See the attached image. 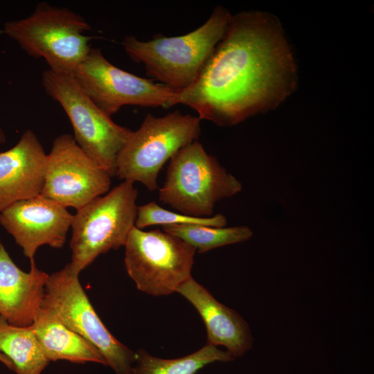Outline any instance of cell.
Instances as JSON below:
<instances>
[{
  "label": "cell",
  "instance_id": "obj_3",
  "mask_svg": "<svg viewBox=\"0 0 374 374\" xmlns=\"http://www.w3.org/2000/svg\"><path fill=\"white\" fill-rule=\"evenodd\" d=\"M91 29L71 10L40 2L28 17L5 23L1 32L28 55L43 58L49 69L71 74L91 48L92 37L84 35Z\"/></svg>",
  "mask_w": 374,
  "mask_h": 374
},
{
  "label": "cell",
  "instance_id": "obj_1",
  "mask_svg": "<svg viewBox=\"0 0 374 374\" xmlns=\"http://www.w3.org/2000/svg\"><path fill=\"white\" fill-rule=\"evenodd\" d=\"M296 84L293 56L278 20L260 11L232 15L196 80L179 91L177 104L200 120L236 125L275 108Z\"/></svg>",
  "mask_w": 374,
  "mask_h": 374
},
{
  "label": "cell",
  "instance_id": "obj_21",
  "mask_svg": "<svg viewBox=\"0 0 374 374\" xmlns=\"http://www.w3.org/2000/svg\"><path fill=\"white\" fill-rule=\"evenodd\" d=\"M0 362L9 370L14 371V366L11 361L3 353L0 352Z\"/></svg>",
  "mask_w": 374,
  "mask_h": 374
},
{
  "label": "cell",
  "instance_id": "obj_7",
  "mask_svg": "<svg viewBox=\"0 0 374 374\" xmlns=\"http://www.w3.org/2000/svg\"><path fill=\"white\" fill-rule=\"evenodd\" d=\"M200 121L179 111L162 117L148 114L121 150L116 176L124 181L140 182L150 191L157 190L158 173L164 163L179 150L197 141Z\"/></svg>",
  "mask_w": 374,
  "mask_h": 374
},
{
  "label": "cell",
  "instance_id": "obj_9",
  "mask_svg": "<svg viewBox=\"0 0 374 374\" xmlns=\"http://www.w3.org/2000/svg\"><path fill=\"white\" fill-rule=\"evenodd\" d=\"M41 307L93 344L115 374H134L135 353L116 339L96 312L69 264L48 275Z\"/></svg>",
  "mask_w": 374,
  "mask_h": 374
},
{
  "label": "cell",
  "instance_id": "obj_19",
  "mask_svg": "<svg viewBox=\"0 0 374 374\" xmlns=\"http://www.w3.org/2000/svg\"><path fill=\"white\" fill-rule=\"evenodd\" d=\"M162 229L193 246L199 253L246 241L253 235L251 229L247 226L213 227L200 224H174L163 226Z\"/></svg>",
  "mask_w": 374,
  "mask_h": 374
},
{
  "label": "cell",
  "instance_id": "obj_6",
  "mask_svg": "<svg viewBox=\"0 0 374 374\" xmlns=\"http://www.w3.org/2000/svg\"><path fill=\"white\" fill-rule=\"evenodd\" d=\"M46 93L67 115L80 148L111 177L132 130L115 123L88 96L71 73L49 69L42 75Z\"/></svg>",
  "mask_w": 374,
  "mask_h": 374
},
{
  "label": "cell",
  "instance_id": "obj_17",
  "mask_svg": "<svg viewBox=\"0 0 374 374\" xmlns=\"http://www.w3.org/2000/svg\"><path fill=\"white\" fill-rule=\"evenodd\" d=\"M0 352L12 363L16 374H42L48 365L30 326L18 327L0 317Z\"/></svg>",
  "mask_w": 374,
  "mask_h": 374
},
{
  "label": "cell",
  "instance_id": "obj_5",
  "mask_svg": "<svg viewBox=\"0 0 374 374\" xmlns=\"http://www.w3.org/2000/svg\"><path fill=\"white\" fill-rule=\"evenodd\" d=\"M241 190L240 181L195 141L170 159L159 199L183 214L206 217L217 201Z\"/></svg>",
  "mask_w": 374,
  "mask_h": 374
},
{
  "label": "cell",
  "instance_id": "obj_8",
  "mask_svg": "<svg viewBox=\"0 0 374 374\" xmlns=\"http://www.w3.org/2000/svg\"><path fill=\"white\" fill-rule=\"evenodd\" d=\"M124 247L127 273L143 292L168 295L192 277L195 248L163 231L134 226Z\"/></svg>",
  "mask_w": 374,
  "mask_h": 374
},
{
  "label": "cell",
  "instance_id": "obj_12",
  "mask_svg": "<svg viewBox=\"0 0 374 374\" xmlns=\"http://www.w3.org/2000/svg\"><path fill=\"white\" fill-rule=\"evenodd\" d=\"M73 217L65 206L39 195L0 212V224L31 261L42 245L55 249L64 245Z\"/></svg>",
  "mask_w": 374,
  "mask_h": 374
},
{
  "label": "cell",
  "instance_id": "obj_13",
  "mask_svg": "<svg viewBox=\"0 0 374 374\" xmlns=\"http://www.w3.org/2000/svg\"><path fill=\"white\" fill-rule=\"evenodd\" d=\"M46 155L31 130L25 131L11 148L0 152V212L41 194Z\"/></svg>",
  "mask_w": 374,
  "mask_h": 374
},
{
  "label": "cell",
  "instance_id": "obj_18",
  "mask_svg": "<svg viewBox=\"0 0 374 374\" xmlns=\"http://www.w3.org/2000/svg\"><path fill=\"white\" fill-rule=\"evenodd\" d=\"M227 351L210 344L176 359H163L151 355L143 349L135 353L134 374H195L206 365L234 360Z\"/></svg>",
  "mask_w": 374,
  "mask_h": 374
},
{
  "label": "cell",
  "instance_id": "obj_15",
  "mask_svg": "<svg viewBox=\"0 0 374 374\" xmlns=\"http://www.w3.org/2000/svg\"><path fill=\"white\" fill-rule=\"evenodd\" d=\"M197 310L207 332V344L223 346L234 358L243 356L253 346L249 325L233 309L219 302L193 277L177 290Z\"/></svg>",
  "mask_w": 374,
  "mask_h": 374
},
{
  "label": "cell",
  "instance_id": "obj_20",
  "mask_svg": "<svg viewBox=\"0 0 374 374\" xmlns=\"http://www.w3.org/2000/svg\"><path fill=\"white\" fill-rule=\"evenodd\" d=\"M200 224L213 227H224L226 219L222 214L200 217L177 213L151 202L138 206L135 226L139 229L152 225Z\"/></svg>",
  "mask_w": 374,
  "mask_h": 374
},
{
  "label": "cell",
  "instance_id": "obj_11",
  "mask_svg": "<svg viewBox=\"0 0 374 374\" xmlns=\"http://www.w3.org/2000/svg\"><path fill=\"white\" fill-rule=\"evenodd\" d=\"M110 185L109 173L80 148L71 134H63L53 140L46 155L41 195L77 211L105 194Z\"/></svg>",
  "mask_w": 374,
  "mask_h": 374
},
{
  "label": "cell",
  "instance_id": "obj_16",
  "mask_svg": "<svg viewBox=\"0 0 374 374\" xmlns=\"http://www.w3.org/2000/svg\"><path fill=\"white\" fill-rule=\"evenodd\" d=\"M30 326L49 362L65 360L75 364L92 362L107 366L100 351L66 327L52 310L41 307Z\"/></svg>",
  "mask_w": 374,
  "mask_h": 374
},
{
  "label": "cell",
  "instance_id": "obj_4",
  "mask_svg": "<svg viewBox=\"0 0 374 374\" xmlns=\"http://www.w3.org/2000/svg\"><path fill=\"white\" fill-rule=\"evenodd\" d=\"M138 190L123 181L77 210L71 223V269L80 273L100 254L125 246L135 226Z\"/></svg>",
  "mask_w": 374,
  "mask_h": 374
},
{
  "label": "cell",
  "instance_id": "obj_10",
  "mask_svg": "<svg viewBox=\"0 0 374 374\" xmlns=\"http://www.w3.org/2000/svg\"><path fill=\"white\" fill-rule=\"evenodd\" d=\"M91 100L112 116L125 105L168 108L177 105L178 91L127 72L91 48L71 73Z\"/></svg>",
  "mask_w": 374,
  "mask_h": 374
},
{
  "label": "cell",
  "instance_id": "obj_2",
  "mask_svg": "<svg viewBox=\"0 0 374 374\" xmlns=\"http://www.w3.org/2000/svg\"><path fill=\"white\" fill-rule=\"evenodd\" d=\"M231 16L226 8L219 6L204 24L188 34L175 37L158 34L148 41L127 36L122 44L130 59L143 64L149 75L169 88L181 91L196 80L223 37Z\"/></svg>",
  "mask_w": 374,
  "mask_h": 374
},
{
  "label": "cell",
  "instance_id": "obj_22",
  "mask_svg": "<svg viewBox=\"0 0 374 374\" xmlns=\"http://www.w3.org/2000/svg\"><path fill=\"white\" fill-rule=\"evenodd\" d=\"M6 136L3 130L0 127V145L5 143Z\"/></svg>",
  "mask_w": 374,
  "mask_h": 374
},
{
  "label": "cell",
  "instance_id": "obj_14",
  "mask_svg": "<svg viewBox=\"0 0 374 374\" xmlns=\"http://www.w3.org/2000/svg\"><path fill=\"white\" fill-rule=\"evenodd\" d=\"M30 262L28 272L21 269L0 240V317L12 326H31L41 308L48 274Z\"/></svg>",
  "mask_w": 374,
  "mask_h": 374
}]
</instances>
